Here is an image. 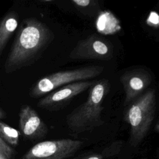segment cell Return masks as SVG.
Listing matches in <instances>:
<instances>
[{
	"instance_id": "obj_14",
	"label": "cell",
	"mask_w": 159,
	"mask_h": 159,
	"mask_svg": "<svg viewBox=\"0 0 159 159\" xmlns=\"http://www.w3.org/2000/svg\"><path fill=\"white\" fill-rule=\"evenodd\" d=\"M146 24L152 28L158 29L159 26L158 14L156 11H151L146 19Z\"/></svg>"
},
{
	"instance_id": "obj_9",
	"label": "cell",
	"mask_w": 159,
	"mask_h": 159,
	"mask_svg": "<svg viewBox=\"0 0 159 159\" xmlns=\"http://www.w3.org/2000/svg\"><path fill=\"white\" fill-rule=\"evenodd\" d=\"M19 124L21 134L29 140L42 139L48 133L46 124L37 111L29 105H24L21 107Z\"/></svg>"
},
{
	"instance_id": "obj_5",
	"label": "cell",
	"mask_w": 159,
	"mask_h": 159,
	"mask_svg": "<svg viewBox=\"0 0 159 159\" xmlns=\"http://www.w3.org/2000/svg\"><path fill=\"white\" fill-rule=\"evenodd\" d=\"M83 142L64 139L37 143L20 159H66L80 148Z\"/></svg>"
},
{
	"instance_id": "obj_4",
	"label": "cell",
	"mask_w": 159,
	"mask_h": 159,
	"mask_svg": "<svg viewBox=\"0 0 159 159\" xmlns=\"http://www.w3.org/2000/svg\"><path fill=\"white\" fill-rule=\"evenodd\" d=\"M103 71L104 67L101 66L91 65L48 74L33 84L30 89L29 96L33 98L45 96L58 88L96 78Z\"/></svg>"
},
{
	"instance_id": "obj_10",
	"label": "cell",
	"mask_w": 159,
	"mask_h": 159,
	"mask_svg": "<svg viewBox=\"0 0 159 159\" xmlns=\"http://www.w3.org/2000/svg\"><path fill=\"white\" fill-rule=\"evenodd\" d=\"M97 31L104 35H112L121 30L119 19L110 11H101L97 16L96 22Z\"/></svg>"
},
{
	"instance_id": "obj_18",
	"label": "cell",
	"mask_w": 159,
	"mask_h": 159,
	"mask_svg": "<svg viewBox=\"0 0 159 159\" xmlns=\"http://www.w3.org/2000/svg\"><path fill=\"white\" fill-rule=\"evenodd\" d=\"M42 2H53V1H51V0H50V1H42Z\"/></svg>"
},
{
	"instance_id": "obj_6",
	"label": "cell",
	"mask_w": 159,
	"mask_h": 159,
	"mask_svg": "<svg viewBox=\"0 0 159 159\" xmlns=\"http://www.w3.org/2000/svg\"><path fill=\"white\" fill-rule=\"evenodd\" d=\"M114 56V47L108 39L93 34L79 40L70 53L72 60L107 61Z\"/></svg>"
},
{
	"instance_id": "obj_16",
	"label": "cell",
	"mask_w": 159,
	"mask_h": 159,
	"mask_svg": "<svg viewBox=\"0 0 159 159\" xmlns=\"http://www.w3.org/2000/svg\"><path fill=\"white\" fill-rule=\"evenodd\" d=\"M75 159H103V156L100 154L94 153V154H90L87 156L76 158Z\"/></svg>"
},
{
	"instance_id": "obj_13",
	"label": "cell",
	"mask_w": 159,
	"mask_h": 159,
	"mask_svg": "<svg viewBox=\"0 0 159 159\" xmlns=\"http://www.w3.org/2000/svg\"><path fill=\"white\" fill-rule=\"evenodd\" d=\"M19 132L0 121V138L12 145H17L19 142Z\"/></svg>"
},
{
	"instance_id": "obj_8",
	"label": "cell",
	"mask_w": 159,
	"mask_h": 159,
	"mask_svg": "<svg viewBox=\"0 0 159 159\" xmlns=\"http://www.w3.org/2000/svg\"><path fill=\"white\" fill-rule=\"evenodd\" d=\"M120 81L125 93V105L129 104L150 85L152 81L151 74L143 68H137L125 71L120 76Z\"/></svg>"
},
{
	"instance_id": "obj_1",
	"label": "cell",
	"mask_w": 159,
	"mask_h": 159,
	"mask_svg": "<svg viewBox=\"0 0 159 159\" xmlns=\"http://www.w3.org/2000/svg\"><path fill=\"white\" fill-rule=\"evenodd\" d=\"M54 39V33L45 23L36 18L24 19L5 62L6 72L9 73L34 64Z\"/></svg>"
},
{
	"instance_id": "obj_7",
	"label": "cell",
	"mask_w": 159,
	"mask_h": 159,
	"mask_svg": "<svg viewBox=\"0 0 159 159\" xmlns=\"http://www.w3.org/2000/svg\"><path fill=\"white\" fill-rule=\"evenodd\" d=\"M94 81H78L63 86L40 99L37 102V106L49 111L60 110L67 106L75 97L89 89Z\"/></svg>"
},
{
	"instance_id": "obj_11",
	"label": "cell",
	"mask_w": 159,
	"mask_h": 159,
	"mask_svg": "<svg viewBox=\"0 0 159 159\" xmlns=\"http://www.w3.org/2000/svg\"><path fill=\"white\" fill-rule=\"evenodd\" d=\"M18 14L9 12L0 21V55L18 25Z\"/></svg>"
},
{
	"instance_id": "obj_17",
	"label": "cell",
	"mask_w": 159,
	"mask_h": 159,
	"mask_svg": "<svg viewBox=\"0 0 159 159\" xmlns=\"http://www.w3.org/2000/svg\"><path fill=\"white\" fill-rule=\"evenodd\" d=\"M156 130L157 131V132H158V129H159V128H158V122H157V124H156Z\"/></svg>"
},
{
	"instance_id": "obj_12",
	"label": "cell",
	"mask_w": 159,
	"mask_h": 159,
	"mask_svg": "<svg viewBox=\"0 0 159 159\" xmlns=\"http://www.w3.org/2000/svg\"><path fill=\"white\" fill-rule=\"evenodd\" d=\"M71 2L80 12L86 16L94 17L101 11L96 0H72Z\"/></svg>"
},
{
	"instance_id": "obj_3",
	"label": "cell",
	"mask_w": 159,
	"mask_h": 159,
	"mask_svg": "<svg viewBox=\"0 0 159 159\" xmlns=\"http://www.w3.org/2000/svg\"><path fill=\"white\" fill-rule=\"evenodd\" d=\"M157 109L156 90L148 89L125 109L124 119L130 127V144L139 145L148 134L154 120Z\"/></svg>"
},
{
	"instance_id": "obj_15",
	"label": "cell",
	"mask_w": 159,
	"mask_h": 159,
	"mask_svg": "<svg viewBox=\"0 0 159 159\" xmlns=\"http://www.w3.org/2000/svg\"><path fill=\"white\" fill-rule=\"evenodd\" d=\"M2 115V112L0 110V117ZM0 154L2 155L6 158H10L13 155V150L10 148L5 142L0 138Z\"/></svg>"
},
{
	"instance_id": "obj_2",
	"label": "cell",
	"mask_w": 159,
	"mask_h": 159,
	"mask_svg": "<svg viewBox=\"0 0 159 159\" xmlns=\"http://www.w3.org/2000/svg\"><path fill=\"white\" fill-rule=\"evenodd\" d=\"M110 81L106 78L94 81L89 88L86 100L75 108L66 117L68 129L75 134L91 130L104 124L102 104L110 91Z\"/></svg>"
}]
</instances>
